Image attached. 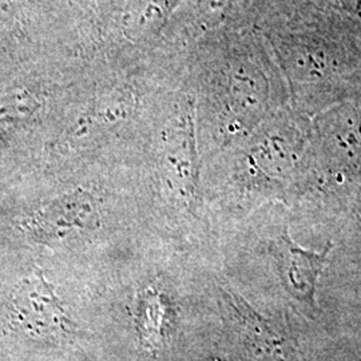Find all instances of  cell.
Segmentation results:
<instances>
[{
    "mask_svg": "<svg viewBox=\"0 0 361 361\" xmlns=\"http://www.w3.org/2000/svg\"><path fill=\"white\" fill-rule=\"evenodd\" d=\"M13 310L16 324L34 337L62 338L77 331L40 271H34L19 284L13 295Z\"/></svg>",
    "mask_w": 361,
    "mask_h": 361,
    "instance_id": "obj_1",
    "label": "cell"
},
{
    "mask_svg": "<svg viewBox=\"0 0 361 361\" xmlns=\"http://www.w3.org/2000/svg\"><path fill=\"white\" fill-rule=\"evenodd\" d=\"M168 323V305L164 296L149 288L143 292L138 312V334L143 348L157 352L164 344L165 328Z\"/></svg>",
    "mask_w": 361,
    "mask_h": 361,
    "instance_id": "obj_5",
    "label": "cell"
},
{
    "mask_svg": "<svg viewBox=\"0 0 361 361\" xmlns=\"http://www.w3.org/2000/svg\"><path fill=\"white\" fill-rule=\"evenodd\" d=\"M97 214V204L83 190L58 197L28 221V232L43 244H51L89 228Z\"/></svg>",
    "mask_w": 361,
    "mask_h": 361,
    "instance_id": "obj_3",
    "label": "cell"
},
{
    "mask_svg": "<svg viewBox=\"0 0 361 361\" xmlns=\"http://www.w3.org/2000/svg\"><path fill=\"white\" fill-rule=\"evenodd\" d=\"M332 246L326 245L322 252H312L293 243L285 229L274 244V258L288 292L300 302L314 307L317 283L323 273Z\"/></svg>",
    "mask_w": 361,
    "mask_h": 361,
    "instance_id": "obj_4",
    "label": "cell"
},
{
    "mask_svg": "<svg viewBox=\"0 0 361 361\" xmlns=\"http://www.w3.org/2000/svg\"><path fill=\"white\" fill-rule=\"evenodd\" d=\"M214 361H221V360H214Z\"/></svg>",
    "mask_w": 361,
    "mask_h": 361,
    "instance_id": "obj_6",
    "label": "cell"
},
{
    "mask_svg": "<svg viewBox=\"0 0 361 361\" xmlns=\"http://www.w3.org/2000/svg\"><path fill=\"white\" fill-rule=\"evenodd\" d=\"M224 296L241 338L256 356L267 361H298L296 348L284 329L259 314L232 290L224 289Z\"/></svg>",
    "mask_w": 361,
    "mask_h": 361,
    "instance_id": "obj_2",
    "label": "cell"
}]
</instances>
